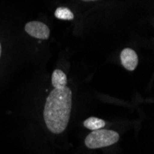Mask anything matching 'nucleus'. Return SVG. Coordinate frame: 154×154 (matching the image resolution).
<instances>
[{
	"label": "nucleus",
	"instance_id": "nucleus-5",
	"mask_svg": "<svg viewBox=\"0 0 154 154\" xmlns=\"http://www.w3.org/2000/svg\"><path fill=\"white\" fill-rule=\"evenodd\" d=\"M52 84L54 89H62L66 85V75L59 69H55L52 74Z\"/></svg>",
	"mask_w": 154,
	"mask_h": 154
},
{
	"label": "nucleus",
	"instance_id": "nucleus-2",
	"mask_svg": "<svg viewBox=\"0 0 154 154\" xmlns=\"http://www.w3.org/2000/svg\"><path fill=\"white\" fill-rule=\"evenodd\" d=\"M119 137V134L114 130L102 128L92 130L85 138V145L89 149H100L116 143Z\"/></svg>",
	"mask_w": 154,
	"mask_h": 154
},
{
	"label": "nucleus",
	"instance_id": "nucleus-6",
	"mask_svg": "<svg viewBox=\"0 0 154 154\" xmlns=\"http://www.w3.org/2000/svg\"><path fill=\"white\" fill-rule=\"evenodd\" d=\"M84 127L88 129L91 130H97V129H101L105 127V121L97 117H89L83 122Z\"/></svg>",
	"mask_w": 154,
	"mask_h": 154
},
{
	"label": "nucleus",
	"instance_id": "nucleus-4",
	"mask_svg": "<svg viewBox=\"0 0 154 154\" xmlns=\"http://www.w3.org/2000/svg\"><path fill=\"white\" fill-rule=\"evenodd\" d=\"M120 59L123 66L129 71L135 70L138 64V57L137 53L130 48H125L121 52Z\"/></svg>",
	"mask_w": 154,
	"mask_h": 154
},
{
	"label": "nucleus",
	"instance_id": "nucleus-9",
	"mask_svg": "<svg viewBox=\"0 0 154 154\" xmlns=\"http://www.w3.org/2000/svg\"><path fill=\"white\" fill-rule=\"evenodd\" d=\"M1 51L2 49H1V44H0V57H1Z\"/></svg>",
	"mask_w": 154,
	"mask_h": 154
},
{
	"label": "nucleus",
	"instance_id": "nucleus-1",
	"mask_svg": "<svg viewBox=\"0 0 154 154\" xmlns=\"http://www.w3.org/2000/svg\"><path fill=\"white\" fill-rule=\"evenodd\" d=\"M72 107V92L70 89H54L48 95L44 118L47 128L54 134H61L65 131L70 118Z\"/></svg>",
	"mask_w": 154,
	"mask_h": 154
},
{
	"label": "nucleus",
	"instance_id": "nucleus-8",
	"mask_svg": "<svg viewBox=\"0 0 154 154\" xmlns=\"http://www.w3.org/2000/svg\"><path fill=\"white\" fill-rule=\"evenodd\" d=\"M82 1H85V2H92V1H97V0H82Z\"/></svg>",
	"mask_w": 154,
	"mask_h": 154
},
{
	"label": "nucleus",
	"instance_id": "nucleus-7",
	"mask_svg": "<svg viewBox=\"0 0 154 154\" xmlns=\"http://www.w3.org/2000/svg\"><path fill=\"white\" fill-rule=\"evenodd\" d=\"M54 16L59 20H71L74 19V14L70 9L67 8H58L54 12Z\"/></svg>",
	"mask_w": 154,
	"mask_h": 154
},
{
	"label": "nucleus",
	"instance_id": "nucleus-3",
	"mask_svg": "<svg viewBox=\"0 0 154 154\" xmlns=\"http://www.w3.org/2000/svg\"><path fill=\"white\" fill-rule=\"evenodd\" d=\"M25 31L28 34L40 40H47L50 36L49 28L41 21L28 22L25 25Z\"/></svg>",
	"mask_w": 154,
	"mask_h": 154
}]
</instances>
